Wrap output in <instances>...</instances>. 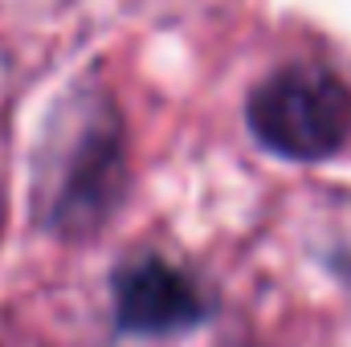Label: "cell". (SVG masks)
Segmentation results:
<instances>
[{"mask_svg": "<svg viewBox=\"0 0 351 347\" xmlns=\"http://www.w3.org/2000/svg\"><path fill=\"white\" fill-rule=\"evenodd\" d=\"M250 131L286 160H327L351 139V86L327 66H286L250 94Z\"/></svg>", "mask_w": 351, "mask_h": 347, "instance_id": "cell-2", "label": "cell"}, {"mask_svg": "<svg viewBox=\"0 0 351 347\" xmlns=\"http://www.w3.org/2000/svg\"><path fill=\"white\" fill-rule=\"evenodd\" d=\"M208 315L204 294L188 274L160 258L131 261L114 278V319L135 335H176Z\"/></svg>", "mask_w": 351, "mask_h": 347, "instance_id": "cell-3", "label": "cell"}, {"mask_svg": "<svg viewBox=\"0 0 351 347\" xmlns=\"http://www.w3.org/2000/svg\"><path fill=\"white\" fill-rule=\"evenodd\" d=\"M41 164H45L37 180L41 221L70 237L94 229L110 213L123 180V139L114 110L106 102L94 106L78 102L74 115H62V127L49 139Z\"/></svg>", "mask_w": 351, "mask_h": 347, "instance_id": "cell-1", "label": "cell"}]
</instances>
